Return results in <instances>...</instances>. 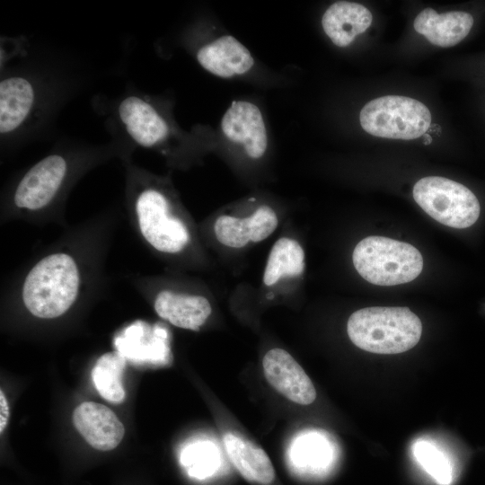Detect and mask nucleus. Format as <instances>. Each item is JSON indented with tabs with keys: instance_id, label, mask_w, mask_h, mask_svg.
<instances>
[{
	"instance_id": "nucleus-1",
	"label": "nucleus",
	"mask_w": 485,
	"mask_h": 485,
	"mask_svg": "<svg viewBox=\"0 0 485 485\" xmlns=\"http://www.w3.org/2000/svg\"><path fill=\"white\" fill-rule=\"evenodd\" d=\"M80 283L77 263L70 254H48L28 272L22 288L23 304L38 318H57L74 304Z\"/></svg>"
},
{
	"instance_id": "nucleus-2",
	"label": "nucleus",
	"mask_w": 485,
	"mask_h": 485,
	"mask_svg": "<svg viewBox=\"0 0 485 485\" xmlns=\"http://www.w3.org/2000/svg\"><path fill=\"white\" fill-rule=\"evenodd\" d=\"M347 331L357 348L375 354H399L420 340L422 323L408 307H366L348 318Z\"/></svg>"
},
{
	"instance_id": "nucleus-3",
	"label": "nucleus",
	"mask_w": 485,
	"mask_h": 485,
	"mask_svg": "<svg viewBox=\"0 0 485 485\" xmlns=\"http://www.w3.org/2000/svg\"><path fill=\"white\" fill-rule=\"evenodd\" d=\"M352 261L364 279L378 286L410 282L423 269V258L416 247L384 236L361 240L353 251Z\"/></svg>"
},
{
	"instance_id": "nucleus-4",
	"label": "nucleus",
	"mask_w": 485,
	"mask_h": 485,
	"mask_svg": "<svg viewBox=\"0 0 485 485\" xmlns=\"http://www.w3.org/2000/svg\"><path fill=\"white\" fill-rule=\"evenodd\" d=\"M359 121L368 134L392 139H414L430 127L431 114L422 102L405 96L374 99L361 110Z\"/></svg>"
},
{
	"instance_id": "nucleus-5",
	"label": "nucleus",
	"mask_w": 485,
	"mask_h": 485,
	"mask_svg": "<svg viewBox=\"0 0 485 485\" xmlns=\"http://www.w3.org/2000/svg\"><path fill=\"white\" fill-rule=\"evenodd\" d=\"M416 203L433 219L453 228H467L480 216L475 194L462 183L439 176H428L413 187Z\"/></svg>"
},
{
	"instance_id": "nucleus-6",
	"label": "nucleus",
	"mask_w": 485,
	"mask_h": 485,
	"mask_svg": "<svg viewBox=\"0 0 485 485\" xmlns=\"http://www.w3.org/2000/svg\"><path fill=\"white\" fill-rule=\"evenodd\" d=\"M134 208L142 237L156 251L178 253L190 242L186 225L171 214L167 198L157 190L141 191L136 198Z\"/></svg>"
},
{
	"instance_id": "nucleus-7",
	"label": "nucleus",
	"mask_w": 485,
	"mask_h": 485,
	"mask_svg": "<svg viewBox=\"0 0 485 485\" xmlns=\"http://www.w3.org/2000/svg\"><path fill=\"white\" fill-rule=\"evenodd\" d=\"M67 163L59 154H50L34 164L22 178L13 200L17 207L36 211L47 207L59 190Z\"/></svg>"
},
{
	"instance_id": "nucleus-8",
	"label": "nucleus",
	"mask_w": 485,
	"mask_h": 485,
	"mask_svg": "<svg viewBox=\"0 0 485 485\" xmlns=\"http://www.w3.org/2000/svg\"><path fill=\"white\" fill-rule=\"evenodd\" d=\"M262 366L269 384L289 401L309 405L316 399V391L309 376L294 357L282 348L269 350Z\"/></svg>"
},
{
	"instance_id": "nucleus-9",
	"label": "nucleus",
	"mask_w": 485,
	"mask_h": 485,
	"mask_svg": "<svg viewBox=\"0 0 485 485\" xmlns=\"http://www.w3.org/2000/svg\"><path fill=\"white\" fill-rule=\"evenodd\" d=\"M221 128L233 142L243 145L251 158L261 157L268 145L266 128L260 109L248 101H233L225 113Z\"/></svg>"
},
{
	"instance_id": "nucleus-10",
	"label": "nucleus",
	"mask_w": 485,
	"mask_h": 485,
	"mask_svg": "<svg viewBox=\"0 0 485 485\" xmlns=\"http://www.w3.org/2000/svg\"><path fill=\"white\" fill-rule=\"evenodd\" d=\"M75 428L93 448L108 451L122 440L124 427L116 414L108 407L93 401L81 403L74 410Z\"/></svg>"
},
{
	"instance_id": "nucleus-11",
	"label": "nucleus",
	"mask_w": 485,
	"mask_h": 485,
	"mask_svg": "<svg viewBox=\"0 0 485 485\" xmlns=\"http://www.w3.org/2000/svg\"><path fill=\"white\" fill-rule=\"evenodd\" d=\"M473 15L466 11L437 13L431 8L421 11L414 20L415 31L442 48L453 47L464 40L474 26Z\"/></svg>"
},
{
	"instance_id": "nucleus-12",
	"label": "nucleus",
	"mask_w": 485,
	"mask_h": 485,
	"mask_svg": "<svg viewBox=\"0 0 485 485\" xmlns=\"http://www.w3.org/2000/svg\"><path fill=\"white\" fill-rule=\"evenodd\" d=\"M119 115L128 134L138 145L151 147L168 135V126L155 109L137 96L125 98L119 106Z\"/></svg>"
},
{
	"instance_id": "nucleus-13",
	"label": "nucleus",
	"mask_w": 485,
	"mask_h": 485,
	"mask_svg": "<svg viewBox=\"0 0 485 485\" xmlns=\"http://www.w3.org/2000/svg\"><path fill=\"white\" fill-rule=\"evenodd\" d=\"M154 307L156 313L172 325L198 331L212 313L211 304L202 295L163 290L157 294Z\"/></svg>"
},
{
	"instance_id": "nucleus-14",
	"label": "nucleus",
	"mask_w": 485,
	"mask_h": 485,
	"mask_svg": "<svg viewBox=\"0 0 485 485\" xmlns=\"http://www.w3.org/2000/svg\"><path fill=\"white\" fill-rule=\"evenodd\" d=\"M197 58L206 70L223 78L242 75L254 64L249 50L235 38L227 35L202 47Z\"/></svg>"
},
{
	"instance_id": "nucleus-15",
	"label": "nucleus",
	"mask_w": 485,
	"mask_h": 485,
	"mask_svg": "<svg viewBox=\"0 0 485 485\" xmlns=\"http://www.w3.org/2000/svg\"><path fill=\"white\" fill-rule=\"evenodd\" d=\"M223 442L230 461L244 479L261 485L273 481L275 471L262 448L232 432L224 435Z\"/></svg>"
},
{
	"instance_id": "nucleus-16",
	"label": "nucleus",
	"mask_w": 485,
	"mask_h": 485,
	"mask_svg": "<svg viewBox=\"0 0 485 485\" xmlns=\"http://www.w3.org/2000/svg\"><path fill=\"white\" fill-rule=\"evenodd\" d=\"M371 12L364 5L340 1L332 4L322 18L323 31L338 47L349 45L372 23Z\"/></svg>"
},
{
	"instance_id": "nucleus-17",
	"label": "nucleus",
	"mask_w": 485,
	"mask_h": 485,
	"mask_svg": "<svg viewBox=\"0 0 485 485\" xmlns=\"http://www.w3.org/2000/svg\"><path fill=\"white\" fill-rule=\"evenodd\" d=\"M31 84L20 76L8 77L0 83V132L7 134L18 128L33 105Z\"/></svg>"
},
{
	"instance_id": "nucleus-18",
	"label": "nucleus",
	"mask_w": 485,
	"mask_h": 485,
	"mask_svg": "<svg viewBox=\"0 0 485 485\" xmlns=\"http://www.w3.org/2000/svg\"><path fill=\"white\" fill-rule=\"evenodd\" d=\"M304 269V252L301 245L294 239L282 237L273 245L263 282L269 287L277 283L283 276H298Z\"/></svg>"
},
{
	"instance_id": "nucleus-19",
	"label": "nucleus",
	"mask_w": 485,
	"mask_h": 485,
	"mask_svg": "<svg viewBox=\"0 0 485 485\" xmlns=\"http://www.w3.org/2000/svg\"><path fill=\"white\" fill-rule=\"evenodd\" d=\"M125 357L119 353H105L92 370V378L99 393L107 401L117 403L125 398L121 376Z\"/></svg>"
},
{
	"instance_id": "nucleus-20",
	"label": "nucleus",
	"mask_w": 485,
	"mask_h": 485,
	"mask_svg": "<svg viewBox=\"0 0 485 485\" xmlns=\"http://www.w3.org/2000/svg\"><path fill=\"white\" fill-rule=\"evenodd\" d=\"M414 455L425 471L441 485L453 480L452 467L445 454L431 444L421 441L414 445Z\"/></svg>"
},
{
	"instance_id": "nucleus-21",
	"label": "nucleus",
	"mask_w": 485,
	"mask_h": 485,
	"mask_svg": "<svg viewBox=\"0 0 485 485\" xmlns=\"http://www.w3.org/2000/svg\"><path fill=\"white\" fill-rule=\"evenodd\" d=\"M181 463L190 476L205 479L217 469L216 456L213 448L206 444H194L181 454Z\"/></svg>"
},
{
	"instance_id": "nucleus-22",
	"label": "nucleus",
	"mask_w": 485,
	"mask_h": 485,
	"mask_svg": "<svg viewBox=\"0 0 485 485\" xmlns=\"http://www.w3.org/2000/svg\"><path fill=\"white\" fill-rule=\"evenodd\" d=\"M214 231L218 242L231 248H242L251 241L244 218L221 216L215 223Z\"/></svg>"
},
{
	"instance_id": "nucleus-23",
	"label": "nucleus",
	"mask_w": 485,
	"mask_h": 485,
	"mask_svg": "<svg viewBox=\"0 0 485 485\" xmlns=\"http://www.w3.org/2000/svg\"><path fill=\"white\" fill-rule=\"evenodd\" d=\"M245 219L249 230L250 240L260 242L269 237L278 226L275 211L269 206H260L251 216Z\"/></svg>"
},
{
	"instance_id": "nucleus-24",
	"label": "nucleus",
	"mask_w": 485,
	"mask_h": 485,
	"mask_svg": "<svg viewBox=\"0 0 485 485\" xmlns=\"http://www.w3.org/2000/svg\"><path fill=\"white\" fill-rule=\"evenodd\" d=\"M9 418V407L4 392H0V432L2 433Z\"/></svg>"
},
{
	"instance_id": "nucleus-25",
	"label": "nucleus",
	"mask_w": 485,
	"mask_h": 485,
	"mask_svg": "<svg viewBox=\"0 0 485 485\" xmlns=\"http://www.w3.org/2000/svg\"><path fill=\"white\" fill-rule=\"evenodd\" d=\"M423 138H424V144L425 145H429L432 142V138H431L430 135L428 134V133H425L423 135Z\"/></svg>"
}]
</instances>
